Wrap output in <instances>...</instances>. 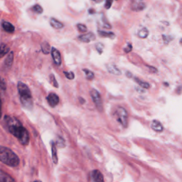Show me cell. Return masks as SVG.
I'll return each instance as SVG.
<instances>
[{
  "label": "cell",
  "instance_id": "obj_1",
  "mask_svg": "<svg viewBox=\"0 0 182 182\" xmlns=\"http://www.w3.org/2000/svg\"><path fill=\"white\" fill-rule=\"evenodd\" d=\"M9 130L22 145H27L29 143V134L25 127L14 118H6Z\"/></svg>",
  "mask_w": 182,
  "mask_h": 182
},
{
  "label": "cell",
  "instance_id": "obj_2",
  "mask_svg": "<svg viewBox=\"0 0 182 182\" xmlns=\"http://www.w3.org/2000/svg\"><path fill=\"white\" fill-rule=\"evenodd\" d=\"M0 161L10 167H16L19 165L20 159L12 149L0 146Z\"/></svg>",
  "mask_w": 182,
  "mask_h": 182
},
{
  "label": "cell",
  "instance_id": "obj_3",
  "mask_svg": "<svg viewBox=\"0 0 182 182\" xmlns=\"http://www.w3.org/2000/svg\"><path fill=\"white\" fill-rule=\"evenodd\" d=\"M17 88L20 95L21 103L23 106L26 109L31 110L33 107L32 96L30 89L25 83L19 82L17 84Z\"/></svg>",
  "mask_w": 182,
  "mask_h": 182
},
{
  "label": "cell",
  "instance_id": "obj_4",
  "mask_svg": "<svg viewBox=\"0 0 182 182\" xmlns=\"http://www.w3.org/2000/svg\"><path fill=\"white\" fill-rule=\"evenodd\" d=\"M116 120L123 127L126 128L128 125V113L125 108L118 107L114 113Z\"/></svg>",
  "mask_w": 182,
  "mask_h": 182
},
{
  "label": "cell",
  "instance_id": "obj_5",
  "mask_svg": "<svg viewBox=\"0 0 182 182\" xmlns=\"http://www.w3.org/2000/svg\"><path fill=\"white\" fill-rule=\"evenodd\" d=\"M91 95L93 100V103H95L96 107L98 110V111L103 112V104L102 98H101L100 93L96 89H92L91 91Z\"/></svg>",
  "mask_w": 182,
  "mask_h": 182
},
{
  "label": "cell",
  "instance_id": "obj_6",
  "mask_svg": "<svg viewBox=\"0 0 182 182\" xmlns=\"http://www.w3.org/2000/svg\"><path fill=\"white\" fill-rule=\"evenodd\" d=\"M130 8L133 12H141L146 8V4L143 0H132Z\"/></svg>",
  "mask_w": 182,
  "mask_h": 182
},
{
  "label": "cell",
  "instance_id": "obj_7",
  "mask_svg": "<svg viewBox=\"0 0 182 182\" xmlns=\"http://www.w3.org/2000/svg\"><path fill=\"white\" fill-rule=\"evenodd\" d=\"M51 53L55 64L57 65L58 66H60L62 60H61V56H60L59 51H58V49H56V48H54V47H53V48H51Z\"/></svg>",
  "mask_w": 182,
  "mask_h": 182
},
{
  "label": "cell",
  "instance_id": "obj_8",
  "mask_svg": "<svg viewBox=\"0 0 182 182\" xmlns=\"http://www.w3.org/2000/svg\"><path fill=\"white\" fill-rule=\"evenodd\" d=\"M47 101L51 107H54L59 103V98L54 93H51L47 96Z\"/></svg>",
  "mask_w": 182,
  "mask_h": 182
},
{
  "label": "cell",
  "instance_id": "obj_9",
  "mask_svg": "<svg viewBox=\"0 0 182 182\" xmlns=\"http://www.w3.org/2000/svg\"><path fill=\"white\" fill-rule=\"evenodd\" d=\"M13 61H14V53H13V51H11L8 54L6 60H4L3 66V68L4 69V71H7L12 67Z\"/></svg>",
  "mask_w": 182,
  "mask_h": 182
},
{
  "label": "cell",
  "instance_id": "obj_10",
  "mask_svg": "<svg viewBox=\"0 0 182 182\" xmlns=\"http://www.w3.org/2000/svg\"><path fill=\"white\" fill-rule=\"evenodd\" d=\"M95 35L93 32H89L86 34H82L78 37V39L83 43H90L95 39Z\"/></svg>",
  "mask_w": 182,
  "mask_h": 182
},
{
  "label": "cell",
  "instance_id": "obj_11",
  "mask_svg": "<svg viewBox=\"0 0 182 182\" xmlns=\"http://www.w3.org/2000/svg\"><path fill=\"white\" fill-rule=\"evenodd\" d=\"M0 182H16V181L10 174L0 169Z\"/></svg>",
  "mask_w": 182,
  "mask_h": 182
},
{
  "label": "cell",
  "instance_id": "obj_12",
  "mask_svg": "<svg viewBox=\"0 0 182 182\" xmlns=\"http://www.w3.org/2000/svg\"><path fill=\"white\" fill-rule=\"evenodd\" d=\"M91 176L93 182H104L103 174L98 170L93 171L91 174Z\"/></svg>",
  "mask_w": 182,
  "mask_h": 182
},
{
  "label": "cell",
  "instance_id": "obj_13",
  "mask_svg": "<svg viewBox=\"0 0 182 182\" xmlns=\"http://www.w3.org/2000/svg\"><path fill=\"white\" fill-rule=\"evenodd\" d=\"M151 128L155 132H161L164 130V127L161 123L158 120H153L151 123Z\"/></svg>",
  "mask_w": 182,
  "mask_h": 182
},
{
  "label": "cell",
  "instance_id": "obj_14",
  "mask_svg": "<svg viewBox=\"0 0 182 182\" xmlns=\"http://www.w3.org/2000/svg\"><path fill=\"white\" fill-rule=\"evenodd\" d=\"M107 71H108L109 73L113 74V75L120 76L121 74H122L120 69H119L118 67H117L115 65H114V64L107 65Z\"/></svg>",
  "mask_w": 182,
  "mask_h": 182
},
{
  "label": "cell",
  "instance_id": "obj_15",
  "mask_svg": "<svg viewBox=\"0 0 182 182\" xmlns=\"http://www.w3.org/2000/svg\"><path fill=\"white\" fill-rule=\"evenodd\" d=\"M2 27L4 29V31L10 33H13L15 30L14 25L8 21H3V23H2Z\"/></svg>",
  "mask_w": 182,
  "mask_h": 182
},
{
  "label": "cell",
  "instance_id": "obj_16",
  "mask_svg": "<svg viewBox=\"0 0 182 182\" xmlns=\"http://www.w3.org/2000/svg\"><path fill=\"white\" fill-rule=\"evenodd\" d=\"M51 152H52V159L54 164H58V156H57V149L55 143L53 141H51Z\"/></svg>",
  "mask_w": 182,
  "mask_h": 182
},
{
  "label": "cell",
  "instance_id": "obj_17",
  "mask_svg": "<svg viewBox=\"0 0 182 182\" xmlns=\"http://www.w3.org/2000/svg\"><path fill=\"white\" fill-rule=\"evenodd\" d=\"M50 24L52 27H53L54 29H62L64 26V25L61 23V22L58 21L57 19H54V18H51L50 20Z\"/></svg>",
  "mask_w": 182,
  "mask_h": 182
},
{
  "label": "cell",
  "instance_id": "obj_18",
  "mask_svg": "<svg viewBox=\"0 0 182 182\" xmlns=\"http://www.w3.org/2000/svg\"><path fill=\"white\" fill-rule=\"evenodd\" d=\"M98 32L99 33V36L102 37H106V38H110V39H113L115 38V34L113 32H107V31H101L98 30Z\"/></svg>",
  "mask_w": 182,
  "mask_h": 182
},
{
  "label": "cell",
  "instance_id": "obj_19",
  "mask_svg": "<svg viewBox=\"0 0 182 182\" xmlns=\"http://www.w3.org/2000/svg\"><path fill=\"white\" fill-rule=\"evenodd\" d=\"M10 51V47L6 44H2L0 45V58L4 57L6 53H9Z\"/></svg>",
  "mask_w": 182,
  "mask_h": 182
},
{
  "label": "cell",
  "instance_id": "obj_20",
  "mask_svg": "<svg viewBox=\"0 0 182 182\" xmlns=\"http://www.w3.org/2000/svg\"><path fill=\"white\" fill-rule=\"evenodd\" d=\"M41 50L44 54H48L51 52V48L50 44L48 42H44L41 44Z\"/></svg>",
  "mask_w": 182,
  "mask_h": 182
},
{
  "label": "cell",
  "instance_id": "obj_21",
  "mask_svg": "<svg viewBox=\"0 0 182 182\" xmlns=\"http://www.w3.org/2000/svg\"><path fill=\"white\" fill-rule=\"evenodd\" d=\"M138 37L140 39H146L148 36H149V30L147 28H142L137 33Z\"/></svg>",
  "mask_w": 182,
  "mask_h": 182
},
{
  "label": "cell",
  "instance_id": "obj_22",
  "mask_svg": "<svg viewBox=\"0 0 182 182\" xmlns=\"http://www.w3.org/2000/svg\"><path fill=\"white\" fill-rule=\"evenodd\" d=\"M134 80H135V82L137 83L141 87H143V88L149 89L150 87V85L147 82L143 81V80L139 79V78H134Z\"/></svg>",
  "mask_w": 182,
  "mask_h": 182
},
{
  "label": "cell",
  "instance_id": "obj_23",
  "mask_svg": "<svg viewBox=\"0 0 182 182\" xmlns=\"http://www.w3.org/2000/svg\"><path fill=\"white\" fill-rule=\"evenodd\" d=\"M83 71L84 73H85V76H86L87 79L93 80L94 78V77H95V74H94L93 72H92L91 71L88 70V69L84 68Z\"/></svg>",
  "mask_w": 182,
  "mask_h": 182
},
{
  "label": "cell",
  "instance_id": "obj_24",
  "mask_svg": "<svg viewBox=\"0 0 182 182\" xmlns=\"http://www.w3.org/2000/svg\"><path fill=\"white\" fill-rule=\"evenodd\" d=\"M56 144H57V145L60 148L66 147V142H65V140H64V138L60 137H58V140H57V141H56Z\"/></svg>",
  "mask_w": 182,
  "mask_h": 182
},
{
  "label": "cell",
  "instance_id": "obj_25",
  "mask_svg": "<svg viewBox=\"0 0 182 182\" xmlns=\"http://www.w3.org/2000/svg\"><path fill=\"white\" fill-rule=\"evenodd\" d=\"M32 10L37 14H42L43 13V8L39 4H36L32 7Z\"/></svg>",
  "mask_w": 182,
  "mask_h": 182
},
{
  "label": "cell",
  "instance_id": "obj_26",
  "mask_svg": "<svg viewBox=\"0 0 182 182\" xmlns=\"http://www.w3.org/2000/svg\"><path fill=\"white\" fill-rule=\"evenodd\" d=\"M95 48L96 50L98 51L99 54H101V53H103V49H104V45H103L102 43H98V44L95 45Z\"/></svg>",
  "mask_w": 182,
  "mask_h": 182
},
{
  "label": "cell",
  "instance_id": "obj_27",
  "mask_svg": "<svg viewBox=\"0 0 182 182\" xmlns=\"http://www.w3.org/2000/svg\"><path fill=\"white\" fill-rule=\"evenodd\" d=\"M162 39L164 40V42H165V44H168L170 41H172L173 37H172V36L162 34Z\"/></svg>",
  "mask_w": 182,
  "mask_h": 182
},
{
  "label": "cell",
  "instance_id": "obj_28",
  "mask_svg": "<svg viewBox=\"0 0 182 182\" xmlns=\"http://www.w3.org/2000/svg\"><path fill=\"white\" fill-rule=\"evenodd\" d=\"M77 27L78 31H80V32H82V33H84V32H86L87 29V26L84 25V24H77Z\"/></svg>",
  "mask_w": 182,
  "mask_h": 182
},
{
  "label": "cell",
  "instance_id": "obj_29",
  "mask_svg": "<svg viewBox=\"0 0 182 182\" xmlns=\"http://www.w3.org/2000/svg\"><path fill=\"white\" fill-rule=\"evenodd\" d=\"M64 73L65 74V76H66V77L69 80H73V79H74V78H75V75H74V73H73V72L64 71Z\"/></svg>",
  "mask_w": 182,
  "mask_h": 182
},
{
  "label": "cell",
  "instance_id": "obj_30",
  "mask_svg": "<svg viewBox=\"0 0 182 182\" xmlns=\"http://www.w3.org/2000/svg\"><path fill=\"white\" fill-rule=\"evenodd\" d=\"M50 80H51V82L52 83L53 86L56 87H58V83H57V81H56L55 76H53V74H51V75H50Z\"/></svg>",
  "mask_w": 182,
  "mask_h": 182
},
{
  "label": "cell",
  "instance_id": "obj_31",
  "mask_svg": "<svg viewBox=\"0 0 182 182\" xmlns=\"http://www.w3.org/2000/svg\"><path fill=\"white\" fill-rule=\"evenodd\" d=\"M0 89L3 90V91H5L6 89V83L4 81V80L3 78H0Z\"/></svg>",
  "mask_w": 182,
  "mask_h": 182
},
{
  "label": "cell",
  "instance_id": "obj_32",
  "mask_svg": "<svg viewBox=\"0 0 182 182\" xmlns=\"http://www.w3.org/2000/svg\"><path fill=\"white\" fill-rule=\"evenodd\" d=\"M112 2H113V0H106V2H105V9L109 10V9L111 7Z\"/></svg>",
  "mask_w": 182,
  "mask_h": 182
},
{
  "label": "cell",
  "instance_id": "obj_33",
  "mask_svg": "<svg viewBox=\"0 0 182 182\" xmlns=\"http://www.w3.org/2000/svg\"><path fill=\"white\" fill-rule=\"evenodd\" d=\"M132 46L131 44H128L127 45V46L124 48V51L126 53H130V51H132Z\"/></svg>",
  "mask_w": 182,
  "mask_h": 182
},
{
  "label": "cell",
  "instance_id": "obj_34",
  "mask_svg": "<svg viewBox=\"0 0 182 182\" xmlns=\"http://www.w3.org/2000/svg\"><path fill=\"white\" fill-rule=\"evenodd\" d=\"M148 68L150 70V71L152 72V73H157V69L156 68H154L153 66H147Z\"/></svg>",
  "mask_w": 182,
  "mask_h": 182
},
{
  "label": "cell",
  "instance_id": "obj_35",
  "mask_svg": "<svg viewBox=\"0 0 182 182\" xmlns=\"http://www.w3.org/2000/svg\"><path fill=\"white\" fill-rule=\"evenodd\" d=\"M103 27L104 28H105V29H111L112 28V26H111V25H110V24H108L107 23H105L104 25H103Z\"/></svg>",
  "mask_w": 182,
  "mask_h": 182
},
{
  "label": "cell",
  "instance_id": "obj_36",
  "mask_svg": "<svg viewBox=\"0 0 182 182\" xmlns=\"http://www.w3.org/2000/svg\"><path fill=\"white\" fill-rule=\"evenodd\" d=\"M2 118V100L1 98H0V118Z\"/></svg>",
  "mask_w": 182,
  "mask_h": 182
},
{
  "label": "cell",
  "instance_id": "obj_37",
  "mask_svg": "<svg viewBox=\"0 0 182 182\" xmlns=\"http://www.w3.org/2000/svg\"><path fill=\"white\" fill-rule=\"evenodd\" d=\"M79 100H80V103H81V104H84V103H85V100H84L83 98H79Z\"/></svg>",
  "mask_w": 182,
  "mask_h": 182
},
{
  "label": "cell",
  "instance_id": "obj_38",
  "mask_svg": "<svg viewBox=\"0 0 182 182\" xmlns=\"http://www.w3.org/2000/svg\"><path fill=\"white\" fill-rule=\"evenodd\" d=\"M126 75H127V76H128V77L129 78H131L132 77V74L130 73V72H127L126 73Z\"/></svg>",
  "mask_w": 182,
  "mask_h": 182
},
{
  "label": "cell",
  "instance_id": "obj_39",
  "mask_svg": "<svg viewBox=\"0 0 182 182\" xmlns=\"http://www.w3.org/2000/svg\"><path fill=\"white\" fill-rule=\"evenodd\" d=\"M89 13L90 14H93V13H95V10H89Z\"/></svg>",
  "mask_w": 182,
  "mask_h": 182
},
{
  "label": "cell",
  "instance_id": "obj_40",
  "mask_svg": "<svg viewBox=\"0 0 182 182\" xmlns=\"http://www.w3.org/2000/svg\"><path fill=\"white\" fill-rule=\"evenodd\" d=\"M93 1L95 2H103V0H93Z\"/></svg>",
  "mask_w": 182,
  "mask_h": 182
},
{
  "label": "cell",
  "instance_id": "obj_41",
  "mask_svg": "<svg viewBox=\"0 0 182 182\" xmlns=\"http://www.w3.org/2000/svg\"><path fill=\"white\" fill-rule=\"evenodd\" d=\"M180 44L182 46V39H181V40H180Z\"/></svg>",
  "mask_w": 182,
  "mask_h": 182
},
{
  "label": "cell",
  "instance_id": "obj_42",
  "mask_svg": "<svg viewBox=\"0 0 182 182\" xmlns=\"http://www.w3.org/2000/svg\"><path fill=\"white\" fill-rule=\"evenodd\" d=\"M33 182H41V181H33Z\"/></svg>",
  "mask_w": 182,
  "mask_h": 182
}]
</instances>
